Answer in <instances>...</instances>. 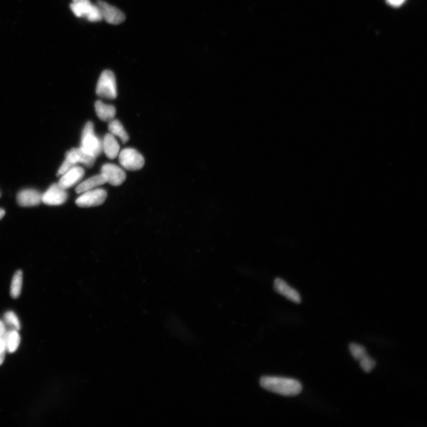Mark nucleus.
Instances as JSON below:
<instances>
[{
	"label": "nucleus",
	"mask_w": 427,
	"mask_h": 427,
	"mask_svg": "<svg viewBox=\"0 0 427 427\" xmlns=\"http://www.w3.org/2000/svg\"><path fill=\"white\" fill-rule=\"evenodd\" d=\"M261 387L268 391L284 396H297L302 391V385L295 379L277 377H263Z\"/></svg>",
	"instance_id": "nucleus-1"
},
{
	"label": "nucleus",
	"mask_w": 427,
	"mask_h": 427,
	"mask_svg": "<svg viewBox=\"0 0 427 427\" xmlns=\"http://www.w3.org/2000/svg\"><path fill=\"white\" fill-rule=\"evenodd\" d=\"M80 148L95 157L102 152V142L94 134V125L91 122H88L84 128Z\"/></svg>",
	"instance_id": "nucleus-2"
},
{
	"label": "nucleus",
	"mask_w": 427,
	"mask_h": 427,
	"mask_svg": "<svg viewBox=\"0 0 427 427\" xmlns=\"http://www.w3.org/2000/svg\"><path fill=\"white\" fill-rule=\"evenodd\" d=\"M97 94L101 98L114 99L117 97L115 76L111 71L102 73L97 87Z\"/></svg>",
	"instance_id": "nucleus-3"
},
{
	"label": "nucleus",
	"mask_w": 427,
	"mask_h": 427,
	"mask_svg": "<svg viewBox=\"0 0 427 427\" xmlns=\"http://www.w3.org/2000/svg\"><path fill=\"white\" fill-rule=\"evenodd\" d=\"M70 8L77 17L86 18L90 22H98L103 20L100 9L97 5H93L90 1L75 3H72Z\"/></svg>",
	"instance_id": "nucleus-4"
},
{
	"label": "nucleus",
	"mask_w": 427,
	"mask_h": 427,
	"mask_svg": "<svg viewBox=\"0 0 427 427\" xmlns=\"http://www.w3.org/2000/svg\"><path fill=\"white\" fill-rule=\"evenodd\" d=\"M120 164L128 171H138L143 168L145 161L143 156L133 149H125L120 153Z\"/></svg>",
	"instance_id": "nucleus-5"
},
{
	"label": "nucleus",
	"mask_w": 427,
	"mask_h": 427,
	"mask_svg": "<svg viewBox=\"0 0 427 427\" xmlns=\"http://www.w3.org/2000/svg\"><path fill=\"white\" fill-rule=\"evenodd\" d=\"M108 194L103 189L90 190L83 193L76 200V204L80 207L88 208L97 207L104 204Z\"/></svg>",
	"instance_id": "nucleus-6"
},
{
	"label": "nucleus",
	"mask_w": 427,
	"mask_h": 427,
	"mask_svg": "<svg viewBox=\"0 0 427 427\" xmlns=\"http://www.w3.org/2000/svg\"><path fill=\"white\" fill-rule=\"evenodd\" d=\"M68 194L58 183H55L42 194V202L48 205H60L67 200Z\"/></svg>",
	"instance_id": "nucleus-7"
},
{
	"label": "nucleus",
	"mask_w": 427,
	"mask_h": 427,
	"mask_svg": "<svg viewBox=\"0 0 427 427\" xmlns=\"http://www.w3.org/2000/svg\"><path fill=\"white\" fill-rule=\"evenodd\" d=\"M97 5L100 9L103 19H105L109 24L122 23L126 18L124 13L120 10L102 0H98Z\"/></svg>",
	"instance_id": "nucleus-8"
},
{
	"label": "nucleus",
	"mask_w": 427,
	"mask_h": 427,
	"mask_svg": "<svg viewBox=\"0 0 427 427\" xmlns=\"http://www.w3.org/2000/svg\"><path fill=\"white\" fill-rule=\"evenodd\" d=\"M101 174L106 183L113 186L122 185L126 179V174L122 169L113 164H105L101 169Z\"/></svg>",
	"instance_id": "nucleus-9"
},
{
	"label": "nucleus",
	"mask_w": 427,
	"mask_h": 427,
	"mask_svg": "<svg viewBox=\"0 0 427 427\" xmlns=\"http://www.w3.org/2000/svg\"><path fill=\"white\" fill-rule=\"evenodd\" d=\"M84 174L85 172L83 168L76 165L61 175L58 183L62 188L67 189L79 182L83 178Z\"/></svg>",
	"instance_id": "nucleus-10"
},
{
	"label": "nucleus",
	"mask_w": 427,
	"mask_h": 427,
	"mask_svg": "<svg viewBox=\"0 0 427 427\" xmlns=\"http://www.w3.org/2000/svg\"><path fill=\"white\" fill-rule=\"evenodd\" d=\"M65 159L75 165L80 163L86 165L87 167L91 168L94 163L96 157L79 148L69 150L66 153Z\"/></svg>",
	"instance_id": "nucleus-11"
},
{
	"label": "nucleus",
	"mask_w": 427,
	"mask_h": 427,
	"mask_svg": "<svg viewBox=\"0 0 427 427\" xmlns=\"http://www.w3.org/2000/svg\"><path fill=\"white\" fill-rule=\"evenodd\" d=\"M274 287L276 292L285 297L287 299L297 304L301 303V298L299 293L282 279H275Z\"/></svg>",
	"instance_id": "nucleus-12"
},
{
	"label": "nucleus",
	"mask_w": 427,
	"mask_h": 427,
	"mask_svg": "<svg viewBox=\"0 0 427 427\" xmlns=\"http://www.w3.org/2000/svg\"><path fill=\"white\" fill-rule=\"evenodd\" d=\"M42 194L34 189L20 191L17 196V201L21 207H34L42 202Z\"/></svg>",
	"instance_id": "nucleus-13"
},
{
	"label": "nucleus",
	"mask_w": 427,
	"mask_h": 427,
	"mask_svg": "<svg viewBox=\"0 0 427 427\" xmlns=\"http://www.w3.org/2000/svg\"><path fill=\"white\" fill-rule=\"evenodd\" d=\"M102 144L103 150L109 159H114L118 156L120 147L113 135L111 133L107 134Z\"/></svg>",
	"instance_id": "nucleus-14"
},
{
	"label": "nucleus",
	"mask_w": 427,
	"mask_h": 427,
	"mask_svg": "<svg viewBox=\"0 0 427 427\" xmlns=\"http://www.w3.org/2000/svg\"><path fill=\"white\" fill-rule=\"evenodd\" d=\"M95 110L99 118L105 122L112 121L116 115L115 107L106 105L100 101L95 103Z\"/></svg>",
	"instance_id": "nucleus-15"
},
{
	"label": "nucleus",
	"mask_w": 427,
	"mask_h": 427,
	"mask_svg": "<svg viewBox=\"0 0 427 427\" xmlns=\"http://www.w3.org/2000/svg\"><path fill=\"white\" fill-rule=\"evenodd\" d=\"M17 331L14 329L10 330L6 332L2 338L6 350L10 353L15 352L20 343V337Z\"/></svg>",
	"instance_id": "nucleus-16"
},
{
	"label": "nucleus",
	"mask_w": 427,
	"mask_h": 427,
	"mask_svg": "<svg viewBox=\"0 0 427 427\" xmlns=\"http://www.w3.org/2000/svg\"><path fill=\"white\" fill-rule=\"evenodd\" d=\"M105 183H106V180L102 174L96 175L81 183L76 187V192L77 194L85 193L86 191L93 189L96 187L104 185Z\"/></svg>",
	"instance_id": "nucleus-17"
},
{
	"label": "nucleus",
	"mask_w": 427,
	"mask_h": 427,
	"mask_svg": "<svg viewBox=\"0 0 427 427\" xmlns=\"http://www.w3.org/2000/svg\"><path fill=\"white\" fill-rule=\"evenodd\" d=\"M108 129L110 133L120 137L123 143H126L129 140L127 132L119 121L113 119L109 121Z\"/></svg>",
	"instance_id": "nucleus-18"
},
{
	"label": "nucleus",
	"mask_w": 427,
	"mask_h": 427,
	"mask_svg": "<svg viewBox=\"0 0 427 427\" xmlns=\"http://www.w3.org/2000/svg\"><path fill=\"white\" fill-rule=\"evenodd\" d=\"M23 283V272L18 270L14 274L10 287V295L13 299H17L20 296Z\"/></svg>",
	"instance_id": "nucleus-19"
},
{
	"label": "nucleus",
	"mask_w": 427,
	"mask_h": 427,
	"mask_svg": "<svg viewBox=\"0 0 427 427\" xmlns=\"http://www.w3.org/2000/svg\"><path fill=\"white\" fill-rule=\"evenodd\" d=\"M349 350H350L352 357L356 360L360 361L363 357L368 355L366 349L363 346L359 344H351L349 345Z\"/></svg>",
	"instance_id": "nucleus-20"
},
{
	"label": "nucleus",
	"mask_w": 427,
	"mask_h": 427,
	"mask_svg": "<svg viewBox=\"0 0 427 427\" xmlns=\"http://www.w3.org/2000/svg\"><path fill=\"white\" fill-rule=\"evenodd\" d=\"M5 321L7 325L12 327L13 329L18 330L20 329V323L17 316L13 312H7L5 315Z\"/></svg>",
	"instance_id": "nucleus-21"
},
{
	"label": "nucleus",
	"mask_w": 427,
	"mask_h": 427,
	"mask_svg": "<svg viewBox=\"0 0 427 427\" xmlns=\"http://www.w3.org/2000/svg\"><path fill=\"white\" fill-rule=\"evenodd\" d=\"M359 362L361 367L366 373L371 372L375 366V361L368 355L363 357Z\"/></svg>",
	"instance_id": "nucleus-22"
},
{
	"label": "nucleus",
	"mask_w": 427,
	"mask_h": 427,
	"mask_svg": "<svg viewBox=\"0 0 427 427\" xmlns=\"http://www.w3.org/2000/svg\"><path fill=\"white\" fill-rule=\"evenodd\" d=\"M76 165L72 164L71 162H69L68 160L65 159L64 163L61 165L60 169H59L58 175L61 176L63 175L66 172H67L69 169H70L74 167H76Z\"/></svg>",
	"instance_id": "nucleus-23"
},
{
	"label": "nucleus",
	"mask_w": 427,
	"mask_h": 427,
	"mask_svg": "<svg viewBox=\"0 0 427 427\" xmlns=\"http://www.w3.org/2000/svg\"><path fill=\"white\" fill-rule=\"evenodd\" d=\"M6 351L5 343H4L3 339L0 338V366L2 365L4 360H5Z\"/></svg>",
	"instance_id": "nucleus-24"
},
{
	"label": "nucleus",
	"mask_w": 427,
	"mask_h": 427,
	"mask_svg": "<svg viewBox=\"0 0 427 427\" xmlns=\"http://www.w3.org/2000/svg\"><path fill=\"white\" fill-rule=\"evenodd\" d=\"M406 1V0H386L388 5L395 7H399L401 5H402Z\"/></svg>",
	"instance_id": "nucleus-25"
},
{
	"label": "nucleus",
	"mask_w": 427,
	"mask_h": 427,
	"mask_svg": "<svg viewBox=\"0 0 427 427\" xmlns=\"http://www.w3.org/2000/svg\"><path fill=\"white\" fill-rule=\"evenodd\" d=\"M6 333L5 324L0 320V338H3Z\"/></svg>",
	"instance_id": "nucleus-26"
},
{
	"label": "nucleus",
	"mask_w": 427,
	"mask_h": 427,
	"mask_svg": "<svg viewBox=\"0 0 427 427\" xmlns=\"http://www.w3.org/2000/svg\"><path fill=\"white\" fill-rule=\"evenodd\" d=\"M5 211L3 209L0 208V220H2L3 217L5 216Z\"/></svg>",
	"instance_id": "nucleus-27"
}]
</instances>
